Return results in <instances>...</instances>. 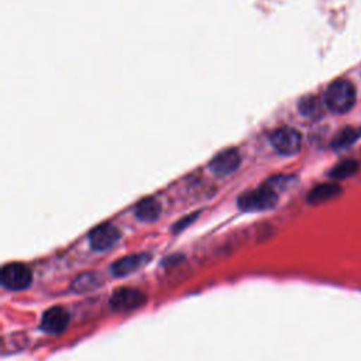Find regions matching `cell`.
<instances>
[{
  "instance_id": "obj_1",
  "label": "cell",
  "mask_w": 361,
  "mask_h": 361,
  "mask_svg": "<svg viewBox=\"0 0 361 361\" xmlns=\"http://www.w3.org/2000/svg\"><path fill=\"white\" fill-rule=\"evenodd\" d=\"M324 102L333 113H345L355 103V90L351 82L345 79L334 80L326 90Z\"/></svg>"
},
{
  "instance_id": "obj_2",
  "label": "cell",
  "mask_w": 361,
  "mask_h": 361,
  "mask_svg": "<svg viewBox=\"0 0 361 361\" xmlns=\"http://www.w3.org/2000/svg\"><path fill=\"white\" fill-rule=\"evenodd\" d=\"M278 203V193L269 185H264L261 188L244 192L237 204L244 212H264L272 209Z\"/></svg>"
},
{
  "instance_id": "obj_3",
  "label": "cell",
  "mask_w": 361,
  "mask_h": 361,
  "mask_svg": "<svg viewBox=\"0 0 361 361\" xmlns=\"http://www.w3.org/2000/svg\"><path fill=\"white\" fill-rule=\"evenodd\" d=\"M272 148L281 155H293L302 147V137L298 130L292 127H279L269 135Z\"/></svg>"
},
{
  "instance_id": "obj_4",
  "label": "cell",
  "mask_w": 361,
  "mask_h": 361,
  "mask_svg": "<svg viewBox=\"0 0 361 361\" xmlns=\"http://www.w3.org/2000/svg\"><path fill=\"white\" fill-rule=\"evenodd\" d=\"M32 279L31 271L23 264H7L1 269V283L10 290H23L30 286Z\"/></svg>"
},
{
  "instance_id": "obj_5",
  "label": "cell",
  "mask_w": 361,
  "mask_h": 361,
  "mask_svg": "<svg viewBox=\"0 0 361 361\" xmlns=\"http://www.w3.org/2000/svg\"><path fill=\"white\" fill-rule=\"evenodd\" d=\"M120 237H121V233L116 226L110 223H104L94 227L89 233V244H90V248L94 251H106L113 245H116Z\"/></svg>"
},
{
  "instance_id": "obj_6",
  "label": "cell",
  "mask_w": 361,
  "mask_h": 361,
  "mask_svg": "<svg viewBox=\"0 0 361 361\" xmlns=\"http://www.w3.org/2000/svg\"><path fill=\"white\" fill-rule=\"evenodd\" d=\"M145 302V296L134 288H118L110 298V306L117 312L134 310Z\"/></svg>"
},
{
  "instance_id": "obj_7",
  "label": "cell",
  "mask_w": 361,
  "mask_h": 361,
  "mask_svg": "<svg viewBox=\"0 0 361 361\" xmlns=\"http://www.w3.org/2000/svg\"><path fill=\"white\" fill-rule=\"evenodd\" d=\"M240 162L241 157L238 149L227 148L210 159L209 168L216 175H230L240 166Z\"/></svg>"
},
{
  "instance_id": "obj_8",
  "label": "cell",
  "mask_w": 361,
  "mask_h": 361,
  "mask_svg": "<svg viewBox=\"0 0 361 361\" xmlns=\"http://www.w3.org/2000/svg\"><path fill=\"white\" fill-rule=\"evenodd\" d=\"M68 323H69L68 312L61 306H54L42 314L41 329L49 334H59L68 327Z\"/></svg>"
},
{
  "instance_id": "obj_9",
  "label": "cell",
  "mask_w": 361,
  "mask_h": 361,
  "mask_svg": "<svg viewBox=\"0 0 361 361\" xmlns=\"http://www.w3.org/2000/svg\"><path fill=\"white\" fill-rule=\"evenodd\" d=\"M148 261H149V254H145V252L131 254L117 259L110 269H111V274L116 276H126L142 268Z\"/></svg>"
},
{
  "instance_id": "obj_10",
  "label": "cell",
  "mask_w": 361,
  "mask_h": 361,
  "mask_svg": "<svg viewBox=\"0 0 361 361\" xmlns=\"http://www.w3.org/2000/svg\"><path fill=\"white\" fill-rule=\"evenodd\" d=\"M134 213L140 221H155L161 214V203L154 197H145L137 203Z\"/></svg>"
},
{
  "instance_id": "obj_11",
  "label": "cell",
  "mask_w": 361,
  "mask_h": 361,
  "mask_svg": "<svg viewBox=\"0 0 361 361\" xmlns=\"http://www.w3.org/2000/svg\"><path fill=\"white\" fill-rule=\"evenodd\" d=\"M341 193V188L336 183H322L314 186L309 193H307V202L310 204H320L327 200L334 199Z\"/></svg>"
},
{
  "instance_id": "obj_12",
  "label": "cell",
  "mask_w": 361,
  "mask_h": 361,
  "mask_svg": "<svg viewBox=\"0 0 361 361\" xmlns=\"http://www.w3.org/2000/svg\"><path fill=\"white\" fill-rule=\"evenodd\" d=\"M102 282H103V278L99 272H85L78 278H75V281L72 282V290L76 293L90 292L99 288Z\"/></svg>"
},
{
  "instance_id": "obj_13",
  "label": "cell",
  "mask_w": 361,
  "mask_h": 361,
  "mask_svg": "<svg viewBox=\"0 0 361 361\" xmlns=\"http://www.w3.org/2000/svg\"><path fill=\"white\" fill-rule=\"evenodd\" d=\"M357 169H358V164H357L354 159H345V161L338 162V164L329 172V175H330L333 179H344V178H348V176H351L353 173H355Z\"/></svg>"
},
{
  "instance_id": "obj_14",
  "label": "cell",
  "mask_w": 361,
  "mask_h": 361,
  "mask_svg": "<svg viewBox=\"0 0 361 361\" xmlns=\"http://www.w3.org/2000/svg\"><path fill=\"white\" fill-rule=\"evenodd\" d=\"M299 111L306 117H316L320 114V103L316 97H305L299 103Z\"/></svg>"
},
{
  "instance_id": "obj_15",
  "label": "cell",
  "mask_w": 361,
  "mask_h": 361,
  "mask_svg": "<svg viewBox=\"0 0 361 361\" xmlns=\"http://www.w3.org/2000/svg\"><path fill=\"white\" fill-rule=\"evenodd\" d=\"M360 135V133L357 130H351V128H345L343 130L333 141V147L334 148H343L347 147L348 144H351L357 137Z\"/></svg>"
},
{
  "instance_id": "obj_16",
  "label": "cell",
  "mask_w": 361,
  "mask_h": 361,
  "mask_svg": "<svg viewBox=\"0 0 361 361\" xmlns=\"http://www.w3.org/2000/svg\"><path fill=\"white\" fill-rule=\"evenodd\" d=\"M197 216V213H195V214H192V216H188V217H185V219H182L180 221H178L176 224H175V231H179V230H183L188 224H190L193 220H195V217Z\"/></svg>"
}]
</instances>
